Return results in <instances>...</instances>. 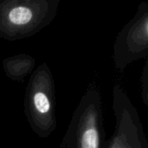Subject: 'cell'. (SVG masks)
Returning <instances> with one entry per match:
<instances>
[{"label":"cell","instance_id":"cell-1","mask_svg":"<svg viewBox=\"0 0 148 148\" xmlns=\"http://www.w3.org/2000/svg\"><path fill=\"white\" fill-rule=\"evenodd\" d=\"M59 0H0V38L9 42L33 36L53 22Z\"/></svg>","mask_w":148,"mask_h":148},{"label":"cell","instance_id":"cell-2","mask_svg":"<svg viewBox=\"0 0 148 148\" xmlns=\"http://www.w3.org/2000/svg\"><path fill=\"white\" fill-rule=\"evenodd\" d=\"M24 114L33 132L42 139L56 130V88L53 75L43 62L30 75L24 95Z\"/></svg>","mask_w":148,"mask_h":148},{"label":"cell","instance_id":"cell-3","mask_svg":"<svg viewBox=\"0 0 148 148\" xmlns=\"http://www.w3.org/2000/svg\"><path fill=\"white\" fill-rule=\"evenodd\" d=\"M101 95L91 85L71 117L61 148H106Z\"/></svg>","mask_w":148,"mask_h":148},{"label":"cell","instance_id":"cell-4","mask_svg":"<svg viewBox=\"0 0 148 148\" xmlns=\"http://www.w3.org/2000/svg\"><path fill=\"white\" fill-rule=\"evenodd\" d=\"M115 127L106 148H148L144 127L135 106L120 84L113 88Z\"/></svg>","mask_w":148,"mask_h":148},{"label":"cell","instance_id":"cell-5","mask_svg":"<svg viewBox=\"0 0 148 148\" xmlns=\"http://www.w3.org/2000/svg\"><path fill=\"white\" fill-rule=\"evenodd\" d=\"M112 57L119 71H124L132 62L148 57L147 2L140 3L134 17L119 32Z\"/></svg>","mask_w":148,"mask_h":148},{"label":"cell","instance_id":"cell-6","mask_svg":"<svg viewBox=\"0 0 148 148\" xmlns=\"http://www.w3.org/2000/svg\"><path fill=\"white\" fill-rule=\"evenodd\" d=\"M5 75L15 82H22L31 75L36 66L35 58L28 54H18L9 56L2 63Z\"/></svg>","mask_w":148,"mask_h":148},{"label":"cell","instance_id":"cell-7","mask_svg":"<svg viewBox=\"0 0 148 148\" xmlns=\"http://www.w3.org/2000/svg\"><path fill=\"white\" fill-rule=\"evenodd\" d=\"M141 98L146 106H148V59H146L140 78Z\"/></svg>","mask_w":148,"mask_h":148}]
</instances>
